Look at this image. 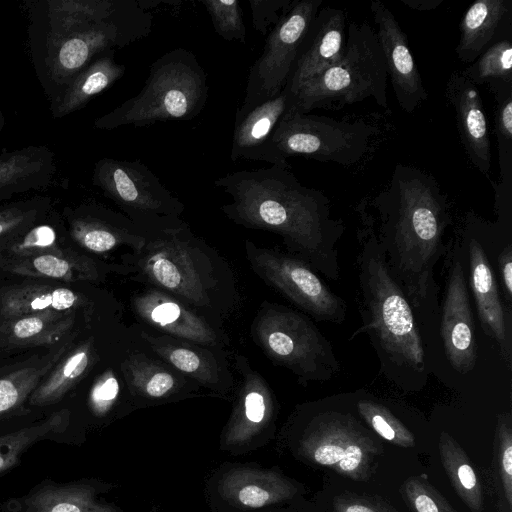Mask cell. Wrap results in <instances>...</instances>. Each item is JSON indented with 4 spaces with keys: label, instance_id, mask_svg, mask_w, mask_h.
<instances>
[{
    "label": "cell",
    "instance_id": "44",
    "mask_svg": "<svg viewBox=\"0 0 512 512\" xmlns=\"http://www.w3.org/2000/svg\"><path fill=\"white\" fill-rule=\"evenodd\" d=\"M401 3L413 10L417 11H431L438 8L443 0H400Z\"/></svg>",
    "mask_w": 512,
    "mask_h": 512
},
{
    "label": "cell",
    "instance_id": "15",
    "mask_svg": "<svg viewBox=\"0 0 512 512\" xmlns=\"http://www.w3.org/2000/svg\"><path fill=\"white\" fill-rule=\"evenodd\" d=\"M346 27V14L342 9H319L285 86L292 95L305 82L341 60L346 46Z\"/></svg>",
    "mask_w": 512,
    "mask_h": 512
},
{
    "label": "cell",
    "instance_id": "45",
    "mask_svg": "<svg viewBox=\"0 0 512 512\" xmlns=\"http://www.w3.org/2000/svg\"><path fill=\"white\" fill-rule=\"evenodd\" d=\"M458 478L461 485L466 489H472L476 485V476L473 469L467 465H461L457 470Z\"/></svg>",
    "mask_w": 512,
    "mask_h": 512
},
{
    "label": "cell",
    "instance_id": "14",
    "mask_svg": "<svg viewBox=\"0 0 512 512\" xmlns=\"http://www.w3.org/2000/svg\"><path fill=\"white\" fill-rule=\"evenodd\" d=\"M445 96L453 109L463 149L473 166L491 179V142L481 94L461 71H453L446 82Z\"/></svg>",
    "mask_w": 512,
    "mask_h": 512
},
{
    "label": "cell",
    "instance_id": "19",
    "mask_svg": "<svg viewBox=\"0 0 512 512\" xmlns=\"http://www.w3.org/2000/svg\"><path fill=\"white\" fill-rule=\"evenodd\" d=\"M294 104V95L285 87L277 96L235 116L230 158L269 162V144L282 116Z\"/></svg>",
    "mask_w": 512,
    "mask_h": 512
},
{
    "label": "cell",
    "instance_id": "21",
    "mask_svg": "<svg viewBox=\"0 0 512 512\" xmlns=\"http://www.w3.org/2000/svg\"><path fill=\"white\" fill-rule=\"evenodd\" d=\"M56 172L55 154L46 145L0 154V201L30 189L46 188Z\"/></svg>",
    "mask_w": 512,
    "mask_h": 512
},
{
    "label": "cell",
    "instance_id": "23",
    "mask_svg": "<svg viewBox=\"0 0 512 512\" xmlns=\"http://www.w3.org/2000/svg\"><path fill=\"white\" fill-rule=\"evenodd\" d=\"M511 11L510 0H477L463 14L455 48L463 63H472L490 45Z\"/></svg>",
    "mask_w": 512,
    "mask_h": 512
},
{
    "label": "cell",
    "instance_id": "27",
    "mask_svg": "<svg viewBox=\"0 0 512 512\" xmlns=\"http://www.w3.org/2000/svg\"><path fill=\"white\" fill-rule=\"evenodd\" d=\"M6 341L19 345H43L58 341L74 323V312H41L6 319Z\"/></svg>",
    "mask_w": 512,
    "mask_h": 512
},
{
    "label": "cell",
    "instance_id": "20",
    "mask_svg": "<svg viewBox=\"0 0 512 512\" xmlns=\"http://www.w3.org/2000/svg\"><path fill=\"white\" fill-rule=\"evenodd\" d=\"M132 303L142 320L164 333L203 345L217 342L207 322L167 293L148 290L136 295Z\"/></svg>",
    "mask_w": 512,
    "mask_h": 512
},
{
    "label": "cell",
    "instance_id": "6",
    "mask_svg": "<svg viewBox=\"0 0 512 512\" xmlns=\"http://www.w3.org/2000/svg\"><path fill=\"white\" fill-rule=\"evenodd\" d=\"M387 70L376 30L366 21L350 22L341 60L305 82L293 107L308 113L316 108H341L372 98L387 109Z\"/></svg>",
    "mask_w": 512,
    "mask_h": 512
},
{
    "label": "cell",
    "instance_id": "34",
    "mask_svg": "<svg viewBox=\"0 0 512 512\" xmlns=\"http://www.w3.org/2000/svg\"><path fill=\"white\" fill-rule=\"evenodd\" d=\"M127 384L152 398H161L178 384L176 377L162 366L139 357L128 359L124 372Z\"/></svg>",
    "mask_w": 512,
    "mask_h": 512
},
{
    "label": "cell",
    "instance_id": "37",
    "mask_svg": "<svg viewBox=\"0 0 512 512\" xmlns=\"http://www.w3.org/2000/svg\"><path fill=\"white\" fill-rule=\"evenodd\" d=\"M49 203L47 197H36L0 207V237L32 227L47 211Z\"/></svg>",
    "mask_w": 512,
    "mask_h": 512
},
{
    "label": "cell",
    "instance_id": "35",
    "mask_svg": "<svg viewBox=\"0 0 512 512\" xmlns=\"http://www.w3.org/2000/svg\"><path fill=\"white\" fill-rule=\"evenodd\" d=\"M1 248L8 251L11 260L47 253L59 248L57 231L50 224L33 225L4 237Z\"/></svg>",
    "mask_w": 512,
    "mask_h": 512
},
{
    "label": "cell",
    "instance_id": "1",
    "mask_svg": "<svg viewBox=\"0 0 512 512\" xmlns=\"http://www.w3.org/2000/svg\"><path fill=\"white\" fill-rule=\"evenodd\" d=\"M355 211L382 247L410 305L421 308L436 295L433 271L451 223L448 197L437 180L398 163L388 183L362 198Z\"/></svg>",
    "mask_w": 512,
    "mask_h": 512
},
{
    "label": "cell",
    "instance_id": "32",
    "mask_svg": "<svg viewBox=\"0 0 512 512\" xmlns=\"http://www.w3.org/2000/svg\"><path fill=\"white\" fill-rule=\"evenodd\" d=\"M64 350L61 349L44 365L22 368L0 378V418L20 407L41 378L57 363Z\"/></svg>",
    "mask_w": 512,
    "mask_h": 512
},
{
    "label": "cell",
    "instance_id": "11",
    "mask_svg": "<svg viewBox=\"0 0 512 512\" xmlns=\"http://www.w3.org/2000/svg\"><path fill=\"white\" fill-rule=\"evenodd\" d=\"M322 3L323 0H293L269 31L262 54L250 68L245 97L238 111L271 99L285 88Z\"/></svg>",
    "mask_w": 512,
    "mask_h": 512
},
{
    "label": "cell",
    "instance_id": "12",
    "mask_svg": "<svg viewBox=\"0 0 512 512\" xmlns=\"http://www.w3.org/2000/svg\"><path fill=\"white\" fill-rule=\"evenodd\" d=\"M252 269L268 284L281 292L297 307L321 321L342 323L346 316L345 301L335 294L299 258L259 248L246 241Z\"/></svg>",
    "mask_w": 512,
    "mask_h": 512
},
{
    "label": "cell",
    "instance_id": "22",
    "mask_svg": "<svg viewBox=\"0 0 512 512\" xmlns=\"http://www.w3.org/2000/svg\"><path fill=\"white\" fill-rule=\"evenodd\" d=\"M125 71V65L115 61L113 50L97 57L66 85L57 98L50 101L53 117L61 118L83 108L93 97L119 80Z\"/></svg>",
    "mask_w": 512,
    "mask_h": 512
},
{
    "label": "cell",
    "instance_id": "38",
    "mask_svg": "<svg viewBox=\"0 0 512 512\" xmlns=\"http://www.w3.org/2000/svg\"><path fill=\"white\" fill-rule=\"evenodd\" d=\"M314 459L321 465H337L344 472H352L361 464L363 452L358 445L325 442L316 448Z\"/></svg>",
    "mask_w": 512,
    "mask_h": 512
},
{
    "label": "cell",
    "instance_id": "4",
    "mask_svg": "<svg viewBox=\"0 0 512 512\" xmlns=\"http://www.w3.org/2000/svg\"><path fill=\"white\" fill-rule=\"evenodd\" d=\"M357 239L363 324L351 338L368 334L382 371L396 384H425L426 353L412 307L374 235L359 225Z\"/></svg>",
    "mask_w": 512,
    "mask_h": 512
},
{
    "label": "cell",
    "instance_id": "40",
    "mask_svg": "<svg viewBox=\"0 0 512 512\" xmlns=\"http://www.w3.org/2000/svg\"><path fill=\"white\" fill-rule=\"evenodd\" d=\"M254 29L266 35L290 7L293 0H248Z\"/></svg>",
    "mask_w": 512,
    "mask_h": 512
},
{
    "label": "cell",
    "instance_id": "29",
    "mask_svg": "<svg viewBox=\"0 0 512 512\" xmlns=\"http://www.w3.org/2000/svg\"><path fill=\"white\" fill-rule=\"evenodd\" d=\"M24 512H100L89 492L74 484H48L30 494Z\"/></svg>",
    "mask_w": 512,
    "mask_h": 512
},
{
    "label": "cell",
    "instance_id": "42",
    "mask_svg": "<svg viewBox=\"0 0 512 512\" xmlns=\"http://www.w3.org/2000/svg\"><path fill=\"white\" fill-rule=\"evenodd\" d=\"M499 272L508 302L512 300V249L511 244L504 247L498 257Z\"/></svg>",
    "mask_w": 512,
    "mask_h": 512
},
{
    "label": "cell",
    "instance_id": "5",
    "mask_svg": "<svg viewBox=\"0 0 512 512\" xmlns=\"http://www.w3.org/2000/svg\"><path fill=\"white\" fill-rule=\"evenodd\" d=\"M207 75L197 57L184 48L173 49L155 60L142 90L112 111L96 118L94 127H144L156 122L190 120L205 107Z\"/></svg>",
    "mask_w": 512,
    "mask_h": 512
},
{
    "label": "cell",
    "instance_id": "7",
    "mask_svg": "<svg viewBox=\"0 0 512 512\" xmlns=\"http://www.w3.org/2000/svg\"><path fill=\"white\" fill-rule=\"evenodd\" d=\"M378 127L363 119L338 120L292 107L277 124L269 144L271 165H287L302 155L322 162L353 166L369 153Z\"/></svg>",
    "mask_w": 512,
    "mask_h": 512
},
{
    "label": "cell",
    "instance_id": "13",
    "mask_svg": "<svg viewBox=\"0 0 512 512\" xmlns=\"http://www.w3.org/2000/svg\"><path fill=\"white\" fill-rule=\"evenodd\" d=\"M370 10L397 103L404 112L412 113L427 100L428 93L407 36L384 3L373 0Z\"/></svg>",
    "mask_w": 512,
    "mask_h": 512
},
{
    "label": "cell",
    "instance_id": "16",
    "mask_svg": "<svg viewBox=\"0 0 512 512\" xmlns=\"http://www.w3.org/2000/svg\"><path fill=\"white\" fill-rule=\"evenodd\" d=\"M440 334L451 366L470 372L476 362L474 323L462 264L452 262L442 308Z\"/></svg>",
    "mask_w": 512,
    "mask_h": 512
},
{
    "label": "cell",
    "instance_id": "24",
    "mask_svg": "<svg viewBox=\"0 0 512 512\" xmlns=\"http://www.w3.org/2000/svg\"><path fill=\"white\" fill-rule=\"evenodd\" d=\"M83 302L68 288L29 285L5 292L0 300V313L10 319L41 312H71Z\"/></svg>",
    "mask_w": 512,
    "mask_h": 512
},
{
    "label": "cell",
    "instance_id": "18",
    "mask_svg": "<svg viewBox=\"0 0 512 512\" xmlns=\"http://www.w3.org/2000/svg\"><path fill=\"white\" fill-rule=\"evenodd\" d=\"M68 219L72 237L95 253L108 252L123 244L136 251L146 239V229L101 205H83L69 212Z\"/></svg>",
    "mask_w": 512,
    "mask_h": 512
},
{
    "label": "cell",
    "instance_id": "47",
    "mask_svg": "<svg viewBox=\"0 0 512 512\" xmlns=\"http://www.w3.org/2000/svg\"><path fill=\"white\" fill-rule=\"evenodd\" d=\"M502 465L505 473L510 478L512 475V447L508 445L503 452Z\"/></svg>",
    "mask_w": 512,
    "mask_h": 512
},
{
    "label": "cell",
    "instance_id": "10",
    "mask_svg": "<svg viewBox=\"0 0 512 512\" xmlns=\"http://www.w3.org/2000/svg\"><path fill=\"white\" fill-rule=\"evenodd\" d=\"M254 331L267 355L300 380L326 381L340 369L329 341L298 312L279 306L264 308Z\"/></svg>",
    "mask_w": 512,
    "mask_h": 512
},
{
    "label": "cell",
    "instance_id": "48",
    "mask_svg": "<svg viewBox=\"0 0 512 512\" xmlns=\"http://www.w3.org/2000/svg\"><path fill=\"white\" fill-rule=\"evenodd\" d=\"M345 512H375V511L367 506L355 504V505L349 506L345 510Z\"/></svg>",
    "mask_w": 512,
    "mask_h": 512
},
{
    "label": "cell",
    "instance_id": "9",
    "mask_svg": "<svg viewBox=\"0 0 512 512\" xmlns=\"http://www.w3.org/2000/svg\"><path fill=\"white\" fill-rule=\"evenodd\" d=\"M92 184L146 230L181 225L184 204L140 160L101 158L94 165Z\"/></svg>",
    "mask_w": 512,
    "mask_h": 512
},
{
    "label": "cell",
    "instance_id": "43",
    "mask_svg": "<svg viewBox=\"0 0 512 512\" xmlns=\"http://www.w3.org/2000/svg\"><path fill=\"white\" fill-rule=\"evenodd\" d=\"M238 498L243 505L258 508L266 504L269 493L259 486L248 485L239 491Z\"/></svg>",
    "mask_w": 512,
    "mask_h": 512
},
{
    "label": "cell",
    "instance_id": "26",
    "mask_svg": "<svg viewBox=\"0 0 512 512\" xmlns=\"http://www.w3.org/2000/svg\"><path fill=\"white\" fill-rule=\"evenodd\" d=\"M5 267L18 274L63 281L93 280L99 276L95 264L89 258L60 250L11 260Z\"/></svg>",
    "mask_w": 512,
    "mask_h": 512
},
{
    "label": "cell",
    "instance_id": "49",
    "mask_svg": "<svg viewBox=\"0 0 512 512\" xmlns=\"http://www.w3.org/2000/svg\"><path fill=\"white\" fill-rule=\"evenodd\" d=\"M5 124V119H4V116L0 110V131L2 130L3 126Z\"/></svg>",
    "mask_w": 512,
    "mask_h": 512
},
{
    "label": "cell",
    "instance_id": "25",
    "mask_svg": "<svg viewBox=\"0 0 512 512\" xmlns=\"http://www.w3.org/2000/svg\"><path fill=\"white\" fill-rule=\"evenodd\" d=\"M496 101L495 135L498 147L499 180L493 184L495 202L512 203V83L489 84Z\"/></svg>",
    "mask_w": 512,
    "mask_h": 512
},
{
    "label": "cell",
    "instance_id": "3",
    "mask_svg": "<svg viewBox=\"0 0 512 512\" xmlns=\"http://www.w3.org/2000/svg\"><path fill=\"white\" fill-rule=\"evenodd\" d=\"M29 43L39 81L50 101L96 57L147 35L114 21H103L102 0L27 2Z\"/></svg>",
    "mask_w": 512,
    "mask_h": 512
},
{
    "label": "cell",
    "instance_id": "17",
    "mask_svg": "<svg viewBox=\"0 0 512 512\" xmlns=\"http://www.w3.org/2000/svg\"><path fill=\"white\" fill-rule=\"evenodd\" d=\"M470 284L484 332L494 339L506 365L512 364L511 318L501 301L497 280L485 250L467 226Z\"/></svg>",
    "mask_w": 512,
    "mask_h": 512
},
{
    "label": "cell",
    "instance_id": "33",
    "mask_svg": "<svg viewBox=\"0 0 512 512\" xmlns=\"http://www.w3.org/2000/svg\"><path fill=\"white\" fill-rule=\"evenodd\" d=\"M153 350L177 370L189 374L203 384H215L218 381L216 366L208 358L191 348L156 341L147 337Z\"/></svg>",
    "mask_w": 512,
    "mask_h": 512
},
{
    "label": "cell",
    "instance_id": "30",
    "mask_svg": "<svg viewBox=\"0 0 512 512\" xmlns=\"http://www.w3.org/2000/svg\"><path fill=\"white\" fill-rule=\"evenodd\" d=\"M68 419V411L61 410L35 425L0 436V472L14 466L30 445L50 434L62 432Z\"/></svg>",
    "mask_w": 512,
    "mask_h": 512
},
{
    "label": "cell",
    "instance_id": "2",
    "mask_svg": "<svg viewBox=\"0 0 512 512\" xmlns=\"http://www.w3.org/2000/svg\"><path fill=\"white\" fill-rule=\"evenodd\" d=\"M214 185L232 198L221 207L229 219L279 234L312 269L339 278L336 245L345 224L332 216L327 196L303 185L289 164L231 172Z\"/></svg>",
    "mask_w": 512,
    "mask_h": 512
},
{
    "label": "cell",
    "instance_id": "28",
    "mask_svg": "<svg viewBox=\"0 0 512 512\" xmlns=\"http://www.w3.org/2000/svg\"><path fill=\"white\" fill-rule=\"evenodd\" d=\"M94 359L90 342H84L56 365L50 376L30 395L32 405L44 406L59 400L87 372Z\"/></svg>",
    "mask_w": 512,
    "mask_h": 512
},
{
    "label": "cell",
    "instance_id": "8",
    "mask_svg": "<svg viewBox=\"0 0 512 512\" xmlns=\"http://www.w3.org/2000/svg\"><path fill=\"white\" fill-rule=\"evenodd\" d=\"M188 228L148 230L143 245L132 256L140 275L165 292L198 307L209 305L210 268L190 241ZM131 259V260H132Z\"/></svg>",
    "mask_w": 512,
    "mask_h": 512
},
{
    "label": "cell",
    "instance_id": "36",
    "mask_svg": "<svg viewBox=\"0 0 512 512\" xmlns=\"http://www.w3.org/2000/svg\"><path fill=\"white\" fill-rule=\"evenodd\" d=\"M216 33L225 41L245 43L246 28L238 0H202Z\"/></svg>",
    "mask_w": 512,
    "mask_h": 512
},
{
    "label": "cell",
    "instance_id": "46",
    "mask_svg": "<svg viewBox=\"0 0 512 512\" xmlns=\"http://www.w3.org/2000/svg\"><path fill=\"white\" fill-rule=\"evenodd\" d=\"M414 504L418 512H439L435 502L425 494L418 495Z\"/></svg>",
    "mask_w": 512,
    "mask_h": 512
},
{
    "label": "cell",
    "instance_id": "39",
    "mask_svg": "<svg viewBox=\"0 0 512 512\" xmlns=\"http://www.w3.org/2000/svg\"><path fill=\"white\" fill-rule=\"evenodd\" d=\"M360 413L370 423L373 429L383 438L392 441L398 434L406 435L400 423L382 406L371 401H360Z\"/></svg>",
    "mask_w": 512,
    "mask_h": 512
},
{
    "label": "cell",
    "instance_id": "31",
    "mask_svg": "<svg viewBox=\"0 0 512 512\" xmlns=\"http://www.w3.org/2000/svg\"><path fill=\"white\" fill-rule=\"evenodd\" d=\"M461 73L475 86L512 83L511 40L506 38L494 42Z\"/></svg>",
    "mask_w": 512,
    "mask_h": 512
},
{
    "label": "cell",
    "instance_id": "41",
    "mask_svg": "<svg viewBox=\"0 0 512 512\" xmlns=\"http://www.w3.org/2000/svg\"><path fill=\"white\" fill-rule=\"evenodd\" d=\"M120 390L119 381L113 372L104 374L94 385L90 401L93 409L100 414L109 410Z\"/></svg>",
    "mask_w": 512,
    "mask_h": 512
}]
</instances>
